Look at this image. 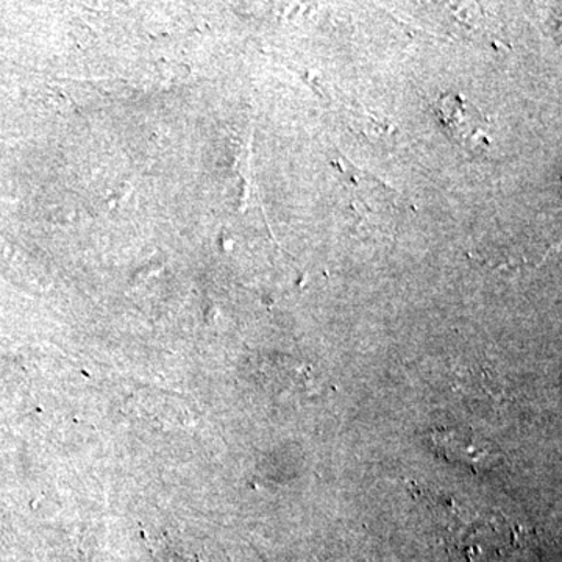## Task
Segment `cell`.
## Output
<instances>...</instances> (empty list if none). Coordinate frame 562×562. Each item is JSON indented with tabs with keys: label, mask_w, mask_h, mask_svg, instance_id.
Returning <instances> with one entry per match:
<instances>
[{
	"label": "cell",
	"mask_w": 562,
	"mask_h": 562,
	"mask_svg": "<svg viewBox=\"0 0 562 562\" xmlns=\"http://www.w3.org/2000/svg\"><path fill=\"white\" fill-rule=\"evenodd\" d=\"M436 116L441 121L447 135L465 150L480 151L490 146L487 121L472 103L461 95L443 94L435 103Z\"/></svg>",
	"instance_id": "cell-1"
}]
</instances>
